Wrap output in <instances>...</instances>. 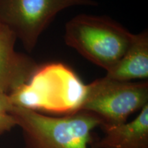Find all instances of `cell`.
Wrapping results in <instances>:
<instances>
[{
	"mask_svg": "<svg viewBox=\"0 0 148 148\" xmlns=\"http://www.w3.org/2000/svg\"><path fill=\"white\" fill-rule=\"evenodd\" d=\"M10 114L22 130L25 148H87L91 132L102 123L97 116L83 110L53 117L13 106Z\"/></svg>",
	"mask_w": 148,
	"mask_h": 148,
	"instance_id": "2",
	"label": "cell"
},
{
	"mask_svg": "<svg viewBox=\"0 0 148 148\" xmlns=\"http://www.w3.org/2000/svg\"><path fill=\"white\" fill-rule=\"evenodd\" d=\"M147 101V82H121L103 77L86 85L79 110L97 116L101 125H116L126 122L131 114L141 110Z\"/></svg>",
	"mask_w": 148,
	"mask_h": 148,
	"instance_id": "4",
	"label": "cell"
},
{
	"mask_svg": "<svg viewBox=\"0 0 148 148\" xmlns=\"http://www.w3.org/2000/svg\"><path fill=\"white\" fill-rule=\"evenodd\" d=\"M13 105L8 94L0 92V114L10 113Z\"/></svg>",
	"mask_w": 148,
	"mask_h": 148,
	"instance_id": "10",
	"label": "cell"
},
{
	"mask_svg": "<svg viewBox=\"0 0 148 148\" xmlns=\"http://www.w3.org/2000/svg\"><path fill=\"white\" fill-rule=\"evenodd\" d=\"M16 125L14 116L10 113L0 114V134L10 130Z\"/></svg>",
	"mask_w": 148,
	"mask_h": 148,
	"instance_id": "9",
	"label": "cell"
},
{
	"mask_svg": "<svg viewBox=\"0 0 148 148\" xmlns=\"http://www.w3.org/2000/svg\"><path fill=\"white\" fill-rule=\"evenodd\" d=\"M103 136L94 148H148V103L129 123L101 125Z\"/></svg>",
	"mask_w": 148,
	"mask_h": 148,
	"instance_id": "7",
	"label": "cell"
},
{
	"mask_svg": "<svg viewBox=\"0 0 148 148\" xmlns=\"http://www.w3.org/2000/svg\"><path fill=\"white\" fill-rule=\"evenodd\" d=\"M96 5L93 0H0V24L32 51L59 12L72 6Z\"/></svg>",
	"mask_w": 148,
	"mask_h": 148,
	"instance_id": "5",
	"label": "cell"
},
{
	"mask_svg": "<svg viewBox=\"0 0 148 148\" xmlns=\"http://www.w3.org/2000/svg\"><path fill=\"white\" fill-rule=\"evenodd\" d=\"M16 38L4 25L0 27V92L9 94L27 83L39 66L26 56L16 52Z\"/></svg>",
	"mask_w": 148,
	"mask_h": 148,
	"instance_id": "6",
	"label": "cell"
},
{
	"mask_svg": "<svg viewBox=\"0 0 148 148\" xmlns=\"http://www.w3.org/2000/svg\"><path fill=\"white\" fill-rule=\"evenodd\" d=\"M1 24H0V27H1Z\"/></svg>",
	"mask_w": 148,
	"mask_h": 148,
	"instance_id": "11",
	"label": "cell"
},
{
	"mask_svg": "<svg viewBox=\"0 0 148 148\" xmlns=\"http://www.w3.org/2000/svg\"><path fill=\"white\" fill-rule=\"evenodd\" d=\"M107 78L121 82L148 77V32L134 34L132 41L123 57L110 71Z\"/></svg>",
	"mask_w": 148,
	"mask_h": 148,
	"instance_id": "8",
	"label": "cell"
},
{
	"mask_svg": "<svg viewBox=\"0 0 148 148\" xmlns=\"http://www.w3.org/2000/svg\"><path fill=\"white\" fill-rule=\"evenodd\" d=\"M134 35L108 16L81 14L66 23L64 40L90 62L108 71L126 52Z\"/></svg>",
	"mask_w": 148,
	"mask_h": 148,
	"instance_id": "3",
	"label": "cell"
},
{
	"mask_svg": "<svg viewBox=\"0 0 148 148\" xmlns=\"http://www.w3.org/2000/svg\"><path fill=\"white\" fill-rule=\"evenodd\" d=\"M86 85L62 63L38 66L27 83L9 94L13 106L69 114L80 110Z\"/></svg>",
	"mask_w": 148,
	"mask_h": 148,
	"instance_id": "1",
	"label": "cell"
}]
</instances>
